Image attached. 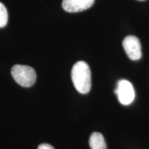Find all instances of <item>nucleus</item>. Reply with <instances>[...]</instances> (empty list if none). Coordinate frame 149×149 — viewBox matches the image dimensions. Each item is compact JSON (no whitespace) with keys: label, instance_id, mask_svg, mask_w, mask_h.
<instances>
[{"label":"nucleus","instance_id":"1","mask_svg":"<svg viewBox=\"0 0 149 149\" xmlns=\"http://www.w3.org/2000/svg\"><path fill=\"white\" fill-rule=\"evenodd\" d=\"M71 79L78 92L86 94L91 88V72L90 67L84 61H77L71 70Z\"/></svg>","mask_w":149,"mask_h":149},{"label":"nucleus","instance_id":"2","mask_svg":"<svg viewBox=\"0 0 149 149\" xmlns=\"http://www.w3.org/2000/svg\"><path fill=\"white\" fill-rule=\"evenodd\" d=\"M11 74L15 81L23 87H31L36 81V72L31 66L15 65L11 69Z\"/></svg>","mask_w":149,"mask_h":149},{"label":"nucleus","instance_id":"3","mask_svg":"<svg viewBox=\"0 0 149 149\" xmlns=\"http://www.w3.org/2000/svg\"><path fill=\"white\" fill-rule=\"evenodd\" d=\"M114 92L118 97L119 102L123 105H129L135 99V91L133 85L126 79L117 81V88Z\"/></svg>","mask_w":149,"mask_h":149},{"label":"nucleus","instance_id":"4","mask_svg":"<svg viewBox=\"0 0 149 149\" xmlns=\"http://www.w3.org/2000/svg\"><path fill=\"white\" fill-rule=\"evenodd\" d=\"M123 47L126 55L131 60H139L141 57V46L140 41L134 35L126 37L123 40Z\"/></svg>","mask_w":149,"mask_h":149},{"label":"nucleus","instance_id":"5","mask_svg":"<svg viewBox=\"0 0 149 149\" xmlns=\"http://www.w3.org/2000/svg\"><path fill=\"white\" fill-rule=\"evenodd\" d=\"M95 0H63L62 8L68 13H78L91 8Z\"/></svg>","mask_w":149,"mask_h":149},{"label":"nucleus","instance_id":"6","mask_svg":"<svg viewBox=\"0 0 149 149\" xmlns=\"http://www.w3.org/2000/svg\"><path fill=\"white\" fill-rule=\"evenodd\" d=\"M89 145L91 149H107V144L104 136L99 132H94L91 134Z\"/></svg>","mask_w":149,"mask_h":149},{"label":"nucleus","instance_id":"7","mask_svg":"<svg viewBox=\"0 0 149 149\" xmlns=\"http://www.w3.org/2000/svg\"><path fill=\"white\" fill-rule=\"evenodd\" d=\"M8 22V12L5 6L0 2V28L4 27Z\"/></svg>","mask_w":149,"mask_h":149},{"label":"nucleus","instance_id":"8","mask_svg":"<svg viewBox=\"0 0 149 149\" xmlns=\"http://www.w3.org/2000/svg\"><path fill=\"white\" fill-rule=\"evenodd\" d=\"M37 149H55L51 145L48 144H42L38 146Z\"/></svg>","mask_w":149,"mask_h":149},{"label":"nucleus","instance_id":"9","mask_svg":"<svg viewBox=\"0 0 149 149\" xmlns=\"http://www.w3.org/2000/svg\"><path fill=\"white\" fill-rule=\"evenodd\" d=\"M138 1H145V0H138Z\"/></svg>","mask_w":149,"mask_h":149}]
</instances>
